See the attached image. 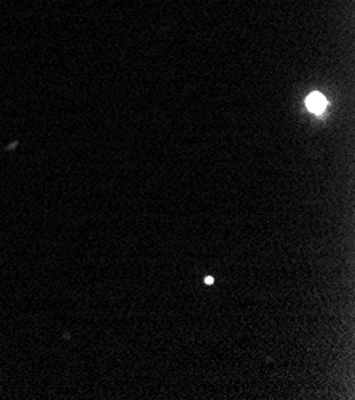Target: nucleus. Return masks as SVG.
<instances>
[{"label":"nucleus","mask_w":355,"mask_h":400,"mask_svg":"<svg viewBox=\"0 0 355 400\" xmlns=\"http://www.w3.org/2000/svg\"><path fill=\"white\" fill-rule=\"evenodd\" d=\"M306 105L307 108L311 110L312 114H322L325 107H326V99L323 98V96L320 93H312L309 98L306 99Z\"/></svg>","instance_id":"nucleus-1"},{"label":"nucleus","mask_w":355,"mask_h":400,"mask_svg":"<svg viewBox=\"0 0 355 400\" xmlns=\"http://www.w3.org/2000/svg\"><path fill=\"white\" fill-rule=\"evenodd\" d=\"M204 282H206V284H214V278H212V276H207V278L204 279Z\"/></svg>","instance_id":"nucleus-2"}]
</instances>
